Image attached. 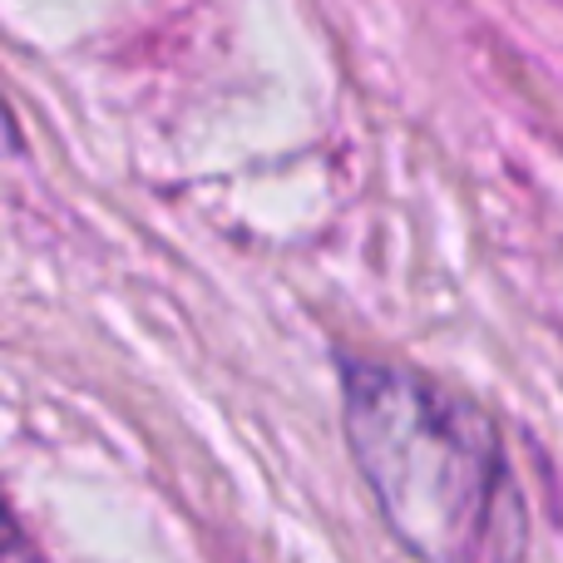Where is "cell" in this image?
I'll return each mask as SVG.
<instances>
[{
  "mask_svg": "<svg viewBox=\"0 0 563 563\" xmlns=\"http://www.w3.org/2000/svg\"><path fill=\"white\" fill-rule=\"evenodd\" d=\"M341 420L380 519L416 559L525 563V489L475 400L416 366L341 356Z\"/></svg>",
  "mask_w": 563,
  "mask_h": 563,
  "instance_id": "1",
  "label": "cell"
}]
</instances>
